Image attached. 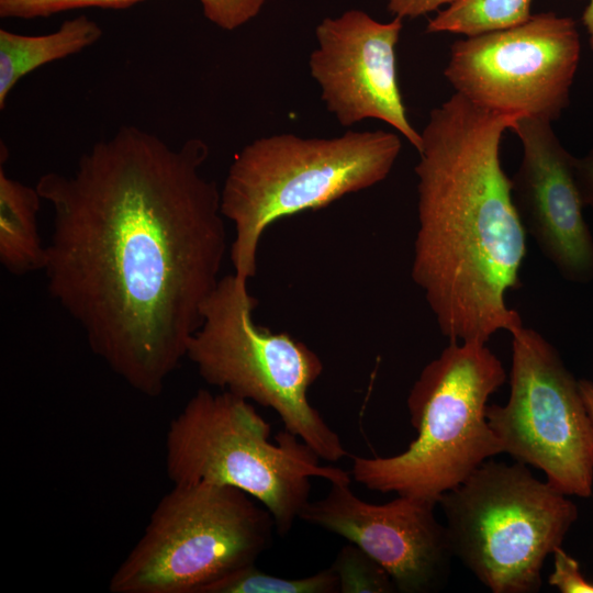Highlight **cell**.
<instances>
[{"mask_svg": "<svg viewBox=\"0 0 593 593\" xmlns=\"http://www.w3.org/2000/svg\"><path fill=\"white\" fill-rule=\"evenodd\" d=\"M582 23L589 36V43L593 49V0H590L582 14Z\"/></svg>", "mask_w": 593, "mask_h": 593, "instance_id": "24", "label": "cell"}, {"mask_svg": "<svg viewBox=\"0 0 593 593\" xmlns=\"http://www.w3.org/2000/svg\"><path fill=\"white\" fill-rule=\"evenodd\" d=\"M580 57L574 20L542 12L455 42L444 76L456 93L481 108L553 122L569 107Z\"/></svg>", "mask_w": 593, "mask_h": 593, "instance_id": "10", "label": "cell"}, {"mask_svg": "<svg viewBox=\"0 0 593 593\" xmlns=\"http://www.w3.org/2000/svg\"><path fill=\"white\" fill-rule=\"evenodd\" d=\"M519 118L455 92L421 133L411 275L449 342L486 343L523 325L505 298L521 287L526 231L500 157Z\"/></svg>", "mask_w": 593, "mask_h": 593, "instance_id": "2", "label": "cell"}, {"mask_svg": "<svg viewBox=\"0 0 593 593\" xmlns=\"http://www.w3.org/2000/svg\"><path fill=\"white\" fill-rule=\"evenodd\" d=\"M101 26L80 14L43 35H24L0 29V109L18 81L36 68L63 59L97 43Z\"/></svg>", "mask_w": 593, "mask_h": 593, "instance_id": "14", "label": "cell"}, {"mask_svg": "<svg viewBox=\"0 0 593 593\" xmlns=\"http://www.w3.org/2000/svg\"><path fill=\"white\" fill-rule=\"evenodd\" d=\"M247 281L234 272L220 278L186 358L208 384L272 409L284 429L321 459H343L348 452L340 437L307 399L309 388L324 369L321 358L288 333L255 323L258 302Z\"/></svg>", "mask_w": 593, "mask_h": 593, "instance_id": "6", "label": "cell"}, {"mask_svg": "<svg viewBox=\"0 0 593 593\" xmlns=\"http://www.w3.org/2000/svg\"><path fill=\"white\" fill-rule=\"evenodd\" d=\"M553 570L548 577V583L561 593H593V581L586 579L580 569V563L562 547L553 552Z\"/></svg>", "mask_w": 593, "mask_h": 593, "instance_id": "20", "label": "cell"}, {"mask_svg": "<svg viewBox=\"0 0 593 593\" xmlns=\"http://www.w3.org/2000/svg\"><path fill=\"white\" fill-rule=\"evenodd\" d=\"M42 197L0 168V262L12 275L44 270L46 245L37 227Z\"/></svg>", "mask_w": 593, "mask_h": 593, "instance_id": "15", "label": "cell"}, {"mask_svg": "<svg viewBox=\"0 0 593 593\" xmlns=\"http://www.w3.org/2000/svg\"><path fill=\"white\" fill-rule=\"evenodd\" d=\"M532 0H455L429 20L426 32L467 37L519 25L533 15Z\"/></svg>", "mask_w": 593, "mask_h": 593, "instance_id": "17", "label": "cell"}, {"mask_svg": "<svg viewBox=\"0 0 593 593\" xmlns=\"http://www.w3.org/2000/svg\"><path fill=\"white\" fill-rule=\"evenodd\" d=\"M271 426L254 405L228 391L198 390L171 419L166 471L172 484L213 483L244 491L273 517L286 536L310 502L311 478L350 483L349 474L321 466L299 437Z\"/></svg>", "mask_w": 593, "mask_h": 593, "instance_id": "5", "label": "cell"}, {"mask_svg": "<svg viewBox=\"0 0 593 593\" xmlns=\"http://www.w3.org/2000/svg\"><path fill=\"white\" fill-rule=\"evenodd\" d=\"M403 19L379 22L361 10L325 18L309 60L326 109L343 126L376 119L394 127L417 152L422 136L411 124L399 88L395 47Z\"/></svg>", "mask_w": 593, "mask_h": 593, "instance_id": "12", "label": "cell"}, {"mask_svg": "<svg viewBox=\"0 0 593 593\" xmlns=\"http://www.w3.org/2000/svg\"><path fill=\"white\" fill-rule=\"evenodd\" d=\"M485 344L449 342L423 368L407 396L417 437L399 455L355 456L351 474L358 483L437 505L444 493L502 454L485 409L506 372Z\"/></svg>", "mask_w": 593, "mask_h": 593, "instance_id": "4", "label": "cell"}, {"mask_svg": "<svg viewBox=\"0 0 593 593\" xmlns=\"http://www.w3.org/2000/svg\"><path fill=\"white\" fill-rule=\"evenodd\" d=\"M455 0H388V10L394 16L417 18L437 10L444 4H450Z\"/></svg>", "mask_w": 593, "mask_h": 593, "instance_id": "21", "label": "cell"}, {"mask_svg": "<svg viewBox=\"0 0 593 593\" xmlns=\"http://www.w3.org/2000/svg\"><path fill=\"white\" fill-rule=\"evenodd\" d=\"M454 557L493 593H536L577 505L526 465L486 460L438 502Z\"/></svg>", "mask_w": 593, "mask_h": 593, "instance_id": "7", "label": "cell"}, {"mask_svg": "<svg viewBox=\"0 0 593 593\" xmlns=\"http://www.w3.org/2000/svg\"><path fill=\"white\" fill-rule=\"evenodd\" d=\"M435 506L406 495L371 504L350 483H331L323 499L305 505L300 519L358 546L388 572L398 592L432 593L446 584L454 557Z\"/></svg>", "mask_w": 593, "mask_h": 593, "instance_id": "11", "label": "cell"}, {"mask_svg": "<svg viewBox=\"0 0 593 593\" xmlns=\"http://www.w3.org/2000/svg\"><path fill=\"white\" fill-rule=\"evenodd\" d=\"M338 580L332 568L304 578L267 574L248 564L205 585L200 593H338Z\"/></svg>", "mask_w": 593, "mask_h": 593, "instance_id": "18", "label": "cell"}, {"mask_svg": "<svg viewBox=\"0 0 593 593\" xmlns=\"http://www.w3.org/2000/svg\"><path fill=\"white\" fill-rule=\"evenodd\" d=\"M339 593H391L396 589L388 572L353 542L344 546L331 567Z\"/></svg>", "mask_w": 593, "mask_h": 593, "instance_id": "19", "label": "cell"}, {"mask_svg": "<svg viewBox=\"0 0 593 593\" xmlns=\"http://www.w3.org/2000/svg\"><path fill=\"white\" fill-rule=\"evenodd\" d=\"M201 138L172 147L122 126L72 174L35 184L53 209L47 289L91 351L143 395L161 394L186 358L227 248L221 190Z\"/></svg>", "mask_w": 593, "mask_h": 593, "instance_id": "1", "label": "cell"}, {"mask_svg": "<svg viewBox=\"0 0 593 593\" xmlns=\"http://www.w3.org/2000/svg\"><path fill=\"white\" fill-rule=\"evenodd\" d=\"M143 0H0L3 19H36L89 7L122 9ZM267 0H199L204 16L224 31H234L256 18Z\"/></svg>", "mask_w": 593, "mask_h": 593, "instance_id": "16", "label": "cell"}, {"mask_svg": "<svg viewBox=\"0 0 593 593\" xmlns=\"http://www.w3.org/2000/svg\"><path fill=\"white\" fill-rule=\"evenodd\" d=\"M550 121L522 116L510 130L522 144V160L513 176L514 203L526 233L567 281H593V236L583 215L575 179V157L555 133Z\"/></svg>", "mask_w": 593, "mask_h": 593, "instance_id": "13", "label": "cell"}, {"mask_svg": "<svg viewBox=\"0 0 593 593\" xmlns=\"http://www.w3.org/2000/svg\"><path fill=\"white\" fill-rule=\"evenodd\" d=\"M579 387L593 425V381L579 379Z\"/></svg>", "mask_w": 593, "mask_h": 593, "instance_id": "23", "label": "cell"}, {"mask_svg": "<svg viewBox=\"0 0 593 593\" xmlns=\"http://www.w3.org/2000/svg\"><path fill=\"white\" fill-rule=\"evenodd\" d=\"M401 148L400 136L382 130L331 138L286 133L244 146L221 190V212L235 228L234 273L246 280L256 275L259 243L273 222L383 181Z\"/></svg>", "mask_w": 593, "mask_h": 593, "instance_id": "3", "label": "cell"}, {"mask_svg": "<svg viewBox=\"0 0 593 593\" xmlns=\"http://www.w3.org/2000/svg\"><path fill=\"white\" fill-rule=\"evenodd\" d=\"M575 179L584 206L593 210V148L582 157H575Z\"/></svg>", "mask_w": 593, "mask_h": 593, "instance_id": "22", "label": "cell"}, {"mask_svg": "<svg viewBox=\"0 0 593 593\" xmlns=\"http://www.w3.org/2000/svg\"><path fill=\"white\" fill-rule=\"evenodd\" d=\"M265 506L233 486L172 484L145 530L112 574V593H200L256 562L272 541Z\"/></svg>", "mask_w": 593, "mask_h": 593, "instance_id": "8", "label": "cell"}, {"mask_svg": "<svg viewBox=\"0 0 593 593\" xmlns=\"http://www.w3.org/2000/svg\"><path fill=\"white\" fill-rule=\"evenodd\" d=\"M510 334V396L505 404L485 409L502 452L541 470L563 494L589 497L593 425L579 380L537 331L521 325Z\"/></svg>", "mask_w": 593, "mask_h": 593, "instance_id": "9", "label": "cell"}]
</instances>
